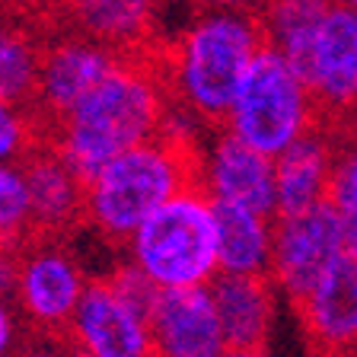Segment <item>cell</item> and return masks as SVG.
<instances>
[{
	"label": "cell",
	"mask_w": 357,
	"mask_h": 357,
	"mask_svg": "<svg viewBox=\"0 0 357 357\" xmlns=\"http://www.w3.org/2000/svg\"><path fill=\"white\" fill-rule=\"evenodd\" d=\"M160 64L119 54L112 70L58 119V153L80 178H89L121 150L160 134L169 109Z\"/></svg>",
	"instance_id": "6da1fadb"
},
{
	"label": "cell",
	"mask_w": 357,
	"mask_h": 357,
	"mask_svg": "<svg viewBox=\"0 0 357 357\" xmlns=\"http://www.w3.org/2000/svg\"><path fill=\"white\" fill-rule=\"evenodd\" d=\"M261 45L259 20L252 13L201 10L160 64L169 99L204 125H220Z\"/></svg>",
	"instance_id": "7a4b0ae2"
},
{
	"label": "cell",
	"mask_w": 357,
	"mask_h": 357,
	"mask_svg": "<svg viewBox=\"0 0 357 357\" xmlns=\"http://www.w3.org/2000/svg\"><path fill=\"white\" fill-rule=\"evenodd\" d=\"M195 163L198 153L192 144L163 134L134 144L83 178V217L102 239L125 245L150 211L195 185Z\"/></svg>",
	"instance_id": "3957f363"
},
{
	"label": "cell",
	"mask_w": 357,
	"mask_h": 357,
	"mask_svg": "<svg viewBox=\"0 0 357 357\" xmlns=\"http://www.w3.org/2000/svg\"><path fill=\"white\" fill-rule=\"evenodd\" d=\"M125 252L160 290L211 284L217 275V223L211 198L198 185L176 192L137 223Z\"/></svg>",
	"instance_id": "277c9868"
},
{
	"label": "cell",
	"mask_w": 357,
	"mask_h": 357,
	"mask_svg": "<svg viewBox=\"0 0 357 357\" xmlns=\"http://www.w3.org/2000/svg\"><path fill=\"white\" fill-rule=\"evenodd\" d=\"M319 121L322 112L300 70L271 45H261L217 128L265 156H278L297 137L316 131Z\"/></svg>",
	"instance_id": "5b68a950"
},
{
	"label": "cell",
	"mask_w": 357,
	"mask_h": 357,
	"mask_svg": "<svg viewBox=\"0 0 357 357\" xmlns=\"http://www.w3.org/2000/svg\"><path fill=\"white\" fill-rule=\"evenodd\" d=\"M86 287V271L70 249L36 243L16 259L13 306L42 335H61Z\"/></svg>",
	"instance_id": "8992f818"
},
{
	"label": "cell",
	"mask_w": 357,
	"mask_h": 357,
	"mask_svg": "<svg viewBox=\"0 0 357 357\" xmlns=\"http://www.w3.org/2000/svg\"><path fill=\"white\" fill-rule=\"evenodd\" d=\"M61 335L77 357H156L147 312L121 300L105 278L86 281Z\"/></svg>",
	"instance_id": "52a82bcc"
},
{
	"label": "cell",
	"mask_w": 357,
	"mask_h": 357,
	"mask_svg": "<svg viewBox=\"0 0 357 357\" xmlns=\"http://www.w3.org/2000/svg\"><path fill=\"white\" fill-rule=\"evenodd\" d=\"M338 252H344V227L328 201L297 214H281L275 217L271 233L268 278L275 287L287 290L290 300H300Z\"/></svg>",
	"instance_id": "ba28073f"
},
{
	"label": "cell",
	"mask_w": 357,
	"mask_h": 357,
	"mask_svg": "<svg viewBox=\"0 0 357 357\" xmlns=\"http://www.w3.org/2000/svg\"><path fill=\"white\" fill-rule=\"evenodd\" d=\"M297 70L322 119L338 121L348 112H357V10L342 3L328 7Z\"/></svg>",
	"instance_id": "9c48e42d"
},
{
	"label": "cell",
	"mask_w": 357,
	"mask_h": 357,
	"mask_svg": "<svg viewBox=\"0 0 357 357\" xmlns=\"http://www.w3.org/2000/svg\"><path fill=\"white\" fill-rule=\"evenodd\" d=\"M195 185L214 204L275 214V156H265L220 128L195 163Z\"/></svg>",
	"instance_id": "30bf717a"
},
{
	"label": "cell",
	"mask_w": 357,
	"mask_h": 357,
	"mask_svg": "<svg viewBox=\"0 0 357 357\" xmlns=\"http://www.w3.org/2000/svg\"><path fill=\"white\" fill-rule=\"evenodd\" d=\"M294 303L316 354L357 357V252L335 255Z\"/></svg>",
	"instance_id": "8fae6325"
},
{
	"label": "cell",
	"mask_w": 357,
	"mask_h": 357,
	"mask_svg": "<svg viewBox=\"0 0 357 357\" xmlns=\"http://www.w3.org/2000/svg\"><path fill=\"white\" fill-rule=\"evenodd\" d=\"M147 322L156 357H220L227 348L208 284L156 290Z\"/></svg>",
	"instance_id": "7c38bea8"
},
{
	"label": "cell",
	"mask_w": 357,
	"mask_h": 357,
	"mask_svg": "<svg viewBox=\"0 0 357 357\" xmlns=\"http://www.w3.org/2000/svg\"><path fill=\"white\" fill-rule=\"evenodd\" d=\"M115 61H119V52H112L99 42H89V38L58 42L45 54H38L36 93L32 96L58 121L109 74Z\"/></svg>",
	"instance_id": "4fadbf2b"
},
{
	"label": "cell",
	"mask_w": 357,
	"mask_h": 357,
	"mask_svg": "<svg viewBox=\"0 0 357 357\" xmlns=\"http://www.w3.org/2000/svg\"><path fill=\"white\" fill-rule=\"evenodd\" d=\"M227 348H261L275 319V284L268 275H214L208 284Z\"/></svg>",
	"instance_id": "5bb4252c"
},
{
	"label": "cell",
	"mask_w": 357,
	"mask_h": 357,
	"mask_svg": "<svg viewBox=\"0 0 357 357\" xmlns=\"http://www.w3.org/2000/svg\"><path fill=\"white\" fill-rule=\"evenodd\" d=\"M335 147L326 131H310L275 156V217L322 204L328 192Z\"/></svg>",
	"instance_id": "9a60e30c"
},
{
	"label": "cell",
	"mask_w": 357,
	"mask_h": 357,
	"mask_svg": "<svg viewBox=\"0 0 357 357\" xmlns=\"http://www.w3.org/2000/svg\"><path fill=\"white\" fill-rule=\"evenodd\" d=\"M32 227L42 233H61L83 217V178L64 163L58 150L26 156Z\"/></svg>",
	"instance_id": "2e32d148"
},
{
	"label": "cell",
	"mask_w": 357,
	"mask_h": 357,
	"mask_svg": "<svg viewBox=\"0 0 357 357\" xmlns=\"http://www.w3.org/2000/svg\"><path fill=\"white\" fill-rule=\"evenodd\" d=\"M214 223L217 275H268L275 214H261L239 204H214Z\"/></svg>",
	"instance_id": "e0dca14e"
},
{
	"label": "cell",
	"mask_w": 357,
	"mask_h": 357,
	"mask_svg": "<svg viewBox=\"0 0 357 357\" xmlns=\"http://www.w3.org/2000/svg\"><path fill=\"white\" fill-rule=\"evenodd\" d=\"M67 13L83 38L134 54L150 36L156 0H67Z\"/></svg>",
	"instance_id": "ac0fdd59"
},
{
	"label": "cell",
	"mask_w": 357,
	"mask_h": 357,
	"mask_svg": "<svg viewBox=\"0 0 357 357\" xmlns=\"http://www.w3.org/2000/svg\"><path fill=\"white\" fill-rule=\"evenodd\" d=\"M332 3L335 0H265V7L255 13L261 42L281 52L294 67H300Z\"/></svg>",
	"instance_id": "d6986e66"
},
{
	"label": "cell",
	"mask_w": 357,
	"mask_h": 357,
	"mask_svg": "<svg viewBox=\"0 0 357 357\" xmlns=\"http://www.w3.org/2000/svg\"><path fill=\"white\" fill-rule=\"evenodd\" d=\"M38 52L29 38L16 29L0 26V99L26 102L36 93Z\"/></svg>",
	"instance_id": "ffe728a7"
},
{
	"label": "cell",
	"mask_w": 357,
	"mask_h": 357,
	"mask_svg": "<svg viewBox=\"0 0 357 357\" xmlns=\"http://www.w3.org/2000/svg\"><path fill=\"white\" fill-rule=\"evenodd\" d=\"M326 201L335 208V214L342 217L344 249L357 252V144H351L344 150L335 147Z\"/></svg>",
	"instance_id": "44dd1931"
},
{
	"label": "cell",
	"mask_w": 357,
	"mask_h": 357,
	"mask_svg": "<svg viewBox=\"0 0 357 357\" xmlns=\"http://www.w3.org/2000/svg\"><path fill=\"white\" fill-rule=\"evenodd\" d=\"M32 230L29 188L20 163H0V243L20 239Z\"/></svg>",
	"instance_id": "7402d4cb"
},
{
	"label": "cell",
	"mask_w": 357,
	"mask_h": 357,
	"mask_svg": "<svg viewBox=\"0 0 357 357\" xmlns=\"http://www.w3.org/2000/svg\"><path fill=\"white\" fill-rule=\"evenodd\" d=\"M32 131L20 102L0 99V163H20L29 156Z\"/></svg>",
	"instance_id": "603a6c76"
},
{
	"label": "cell",
	"mask_w": 357,
	"mask_h": 357,
	"mask_svg": "<svg viewBox=\"0 0 357 357\" xmlns=\"http://www.w3.org/2000/svg\"><path fill=\"white\" fill-rule=\"evenodd\" d=\"M105 281L115 287V294H119L121 300H128L131 306H137V310H144V312L150 310V303H153V297H156V290H160L147 275H144L141 268H134L131 261L115 265V268H112V275H105Z\"/></svg>",
	"instance_id": "cb8c5ba5"
},
{
	"label": "cell",
	"mask_w": 357,
	"mask_h": 357,
	"mask_svg": "<svg viewBox=\"0 0 357 357\" xmlns=\"http://www.w3.org/2000/svg\"><path fill=\"white\" fill-rule=\"evenodd\" d=\"M20 348V312L13 300L0 294V357H10Z\"/></svg>",
	"instance_id": "d4e9b609"
},
{
	"label": "cell",
	"mask_w": 357,
	"mask_h": 357,
	"mask_svg": "<svg viewBox=\"0 0 357 357\" xmlns=\"http://www.w3.org/2000/svg\"><path fill=\"white\" fill-rule=\"evenodd\" d=\"M10 357H77L74 348L64 342V335H45V342L16 348Z\"/></svg>",
	"instance_id": "484cf974"
},
{
	"label": "cell",
	"mask_w": 357,
	"mask_h": 357,
	"mask_svg": "<svg viewBox=\"0 0 357 357\" xmlns=\"http://www.w3.org/2000/svg\"><path fill=\"white\" fill-rule=\"evenodd\" d=\"M16 259H20V252L7 249V243H0V294H3V297H13Z\"/></svg>",
	"instance_id": "4316f807"
},
{
	"label": "cell",
	"mask_w": 357,
	"mask_h": 357,
	"mask_svg": "<svg viewBox=\"0 0 357 357\" xmlns=\"http://www.w3.org/2000/svg\"><path fill=\"white\" fill-rule=\"evenodd\" d=\"M201 10H236V13H259L265 0H198Z\"/></svg>",
	"instance_id": "83f0119b"
},
{
	"label": "cell",
	"mask_w": 357,
	"mask_h": 357,
	"mask_svg": "<svg viewBox=\"0 0 357 357\" xmlns=\"http://www.w3.org/2000/svg\"><path fill=\"white\" fill-rule=\"evenodd\" d=\"M220 357H268L265 344L261 348H223Z\"/></svg>",
	"instance_id": "f1b7e54d"
},
{
	"label": "cell",
	"mask_w": 357,
	"mask_h": 357,
	"mask_svg": "<svg viewBox=\"0 0 357 357\" xmlns=\"http://www.w3.org/2000/svg\"><path fill=\"white\" fill-rule=\"evenodd\" d=\"M335 3H342V7H351V10H357V0H335Z\"/></svg>",
	"instance_id": "f546056e"
}]
</instances>
